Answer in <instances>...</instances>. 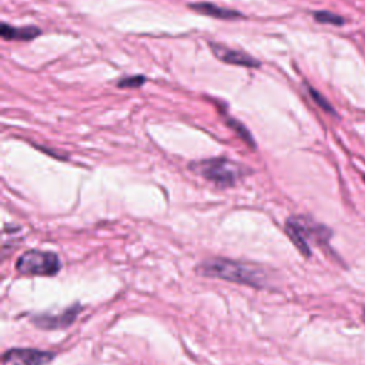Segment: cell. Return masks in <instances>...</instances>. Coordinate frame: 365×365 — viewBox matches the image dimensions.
I'll return each instance as SVG.
<instances>
[{
  "instance_id": "obj_1",
  "label": "cell",
  "mask_w": 365,
  "mask_h": 365,
  "mask_svg": "<svg viewBox=\"0 0 365 365\" xmlns=\"http://www.w3.org/2000/svg\"><path fill=\"white\" fill-rule=\"evenodd\" d=\"M285 231L299 252L305 257L311 255V240L328 245V240L332 235L331 230L305 217H291L285 224Z\"/></svg>"
},
{
  "instance_id": "obj_2",
  "label": "cell",
  "mask_w": 365,
  "mask_h": 365,
  "mask_svg": "<svg viewBox=\"0 0 365 365\" xmlns=\"http://www.w3.org/2000/svg\"><path fill=\"white\" fill-rule=\"evenodd\" d=\"M200 271L208 277H217L247 285H261L262 274L250 265L227 259H211L200 267Z\"/></svg>"
},
{
  "instance_id": "obj_3",
  "label": "cell",
  "mask_w": 365,
  "mask_h": 365,
  "mask_svg": "<svg viewBox=\"0 0 365 365\" xmlns=\"http://www.w3.org/2000/svg\"><path fill=\"white\" fill-rule=\"evenodd\" d=\"M19 272L26 275H54L60 269V259L54 252L31 250L24 252L16 262Z\"/></svg>"
},
{
  "instance_id": "obj_4",
  "label": "cell",
  "mask_w": 365,
  "mask_h": 365,
  "mask_svg": "<svg viewBox=\"0 0 365 365\" xmlns=\"http://www.w3.org/2000/svg\"><path fill=\"white\" fill-rule=\"evenodd\" d=\"M207 180L220 187L232 185L241 175V167L227 158H211L194 165Z\"/></svg>"
},
{
  "instance_id": "obj_5",
  "label": "cell",
  "mask_w": 365,
  "mask_h": 365,
  "mask_svg": "<svg viewBox=\"0 0 365 365\" xmlns=\"http://www.w3.org/2000/svg\"><path fill=\"white\" fill-rule=\"evenodd\" d=\"M53 358L50 352L37 349H10L3 356V365H44Z\"/></svg>"
},
{
  "instance_id": "obj_6",
  "label": "cell",
  "mask_w": 365,
  "mask_h": 365,
  "mask_svg": "<svg viewBox=\"0 0 365 365\" xmlns=\"http://www.w3.org/2000/svg\"><path fill=\"white\" fill-rule=\"evenodd\" d=\"M210 48L218 60H221L227 64H237V66H244V67H258L259 66L258 60H255L254 57L248 56L244 51L228 48L218 43H210Z\"/></svg>"
},
{
  "instance_id": "obj_7",
  "label": "cell",
  "mask_w": 365,
  "mask_h": 365,
  "mask_svg": "<svg viewBox=\"0 0 365 365\" xmlns=\"http://www.w3.org/2000/svg\"><path fill=\"white\" fill-rule=\"evenodd\" d=\"M190 7L192 10H195L197 13L211 16V17H215V19H220V20H234V19L241 17V13H238L235 10H230V9L215 6L212 3H204V1L202 3H194V4H190Z\"/></svg>"
},
{
  "instance_id": "obj_8",
  "label": "cell",
  "mask_w": 365,
  "mask_h": 365,
  "mask_svg": "<svg viewBox=\"0 0 365 365\" xmlns=\"http://www.w3.org/2000/svg\"><path fill=\"white\" fill-rule=\"evenodd\" d=\"M78 305H74L71 307L70 309L64 311L63 314L57 315V317H48V315H41V317H37L34 321L38 327H43V328H57V327H66L68 325L70 322H73V319L76 318L77 312H78Z\"/></svg>"
},
{
  "instance_id": "obj_9",
  "label": "cell",
  "mask_w": 365,
  "mask_h": 365,
  "mask_svg": "<svg viewBox=\"0 0 365 365\" xmlns=\"http://www.w3.org/2000/svg\"><path fill=\"white\" fill-rule=\"evenodd\" d=\"M40 29L34 26H27V27H11L6 23L1 24V37L4 40H31L40 34Z\"/></svg>"
},
{
  "instance_id": "obj_10",
  "label": "cell",
  "mask_w": 365,
  "mask_h": 365,
  "mask_svg": "<svg viewBox=\"0 0 365 365\" xmlns=\"http://www.w3.org/2000/svg\"><path fill=\"white\" fill-rule=\"evenodd\" d=\"M314 19L318 21V23H322V24H332V26H342L345 23V19L341 17L339 14H335L332 11H325V10H321V11H315L314 13Z\"/></svg>"
},
{
  "instance_id": "obj_11",
  "label": "cell",
  "mask_w": 365,
  "mask_h": 365,
  "mask_svg": "<svg viewBox=\"0 0 365 365\" xmlns=\"http://www.w3.org/2000/svg\"><path fill=\"white\" fill-rule=\"evenodd\" d=\"M307 88H308V93H309L311 98L314 100V103H317V106H319L324 111H327V113H329V114H335V110L332 108V106L329 104V101H328L318 90H315V88L311 87V86H308Z\"/></svg>"
},
{
  "instance_id": "obj_12",
  "label": "cell",
  "mask_w": 365,
  "mask_h": 365,
  "mask_svg": "<svg viewBox=\"0 0 365 365\" xmlns=\"http://www.w3.org/2000/svg\"><path fill=\"white\" fill-rule=\"evenodd\" d=\"M145 83V77L144 76H130L125 78H121L118 81V87H125V88H135L140 87Z\"/></svg>"
},
{
  "instance_id": "obj_13",
  "label": "cell",
  "mask_w": 365,
  "mask_h": 365,
  "mask_svg": "<svg viewBox=\"0 0 365 365\" xmlns=\"http://www.w3.org/2000/svg\"><path fill=\"white\" fill-rule=\"evenodd\" d=\"M227 123L230 124V127H231V128H234V130L240 134V137H241V138H244L248 144L254 145L251 135H250V134H248V131L242 127V124H241V123H238V121H235V120H232V118H228V120H227Z\"/></svg>"
},
{
  "instance_id": "obj_14",
  "label": "cell",
  "mask_w": 365,
  "mask_h": 365,
  "mask_svg": "<svg viewBox=\"0 0 365 365\" xmlns=\"http://www.w3.org/2000/svg\"><path fill=\"white\" fill-rule=\"evenodd\" d=\"M361 318H362V321L365 322V307H364V309H362V315H361Z\"/></svg>"
},
{
  "instance_id": "obj_15",
  "label": "cell",
  "mask_w": 365,
  "mask_h": 365,
  "mask_svg": "<svg viewBox=\"0 0 365 365\" xmlns=\"http://www.w3.org/2000/svg\"><path fill=\"white\" fill-rule=\"evenodd\" d=\"M362 178H364V181H365V174H364V177H362Z\"/></svg>"
}]
</instances>
